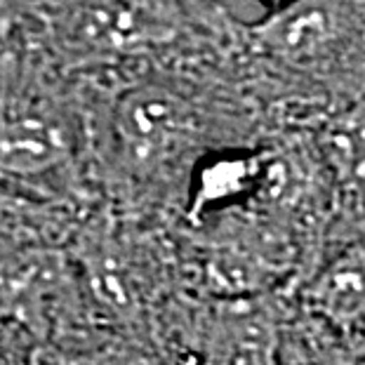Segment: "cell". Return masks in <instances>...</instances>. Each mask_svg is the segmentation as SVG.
Instances as JSON below:
<instances>
[{"label":"cell","instance_id":"1","mask_svg":"<svg viewBox=\"0 0 365 365\" xmlns=\"http://www.w3.org/2000/svg\"><path fill=\"white\" fill-rule=\"evenodd\" d=\"M73 78L90 173L115 191L142 196L177 177L189 180L196 163L217 149L207 90L186 71L184 57Z\"/></svg>","mask_w":365,"mask_h":365},{"label":"cell","instance_id":"2","mask_svg":"<svg viewBox=\"0 0 365 365\" xmlns=\"http://www.w3.org/2000/svg\"><path fill=\"white\" fill-rule=\"evenodd\" d=\"M236 38L276 71L330 81L361 64L365 12L361 0H297L240 26Z\"/></svg>","mask_w":365,"mask_h":365},{"label":"cell","instance_id":"3","mask_svg":"<svg viewBox=\"0 0 365 365\" xmlns=\"http://www.w3.org/2000/svg\"><path fill=\"white\" fill-rule=\"evenodd\" d=\"M207 365H278L281 321L267 292L217 297L205 332Z\"/></svg>","mask_w":365,"mask_h":365},{"label":"cell","instance_id":"4","mask_svg":"<svg viewBox=\"0 0 365 365\" xmlns=\"http://www.w3.org/2000/svg\"><path fill=\"white\" fill-rule=\"evenodd\" d=\"M271 146H217L196 163L189 177L186 210L191 220H205L257 196L267 175Z\"/></svg>","mask_w":365,"mask_h":365},{"label":"cell","instance_id":"5","mask_svg":"<svg viewBox=\"0 0 365 365\" xmlns=\"http://www.w3.org/2000/svg\"><path fill=\"white\" fill-rule=\"evenodd\" d=\"M312 314L337 328L365 321V247H351L330 259L304 290Z\"/></svg>","mask_w":365,"mask_h":365},{"label":"cell","instance_id":"6","mask_svg":"<svg viewBox=\"0 0 365 365\" xmlns=\"http://www.w3.org/2000/svg\"><path fill=\"white\" fill-rule=\"evenodd\" d=\"M41 5L43 0H0V38L24 34Z\"/></svg>","mask_w":365,"mask_h":365},{"label":"cell","instance_id":"7","mask_svg":"<svg viewBox=\"0 0 365 365\" xmlns=\"http://www.w3.org/2000/svg\"><path fill=\"white\" fill-rule=\"evenodd\" d=\"M255 3H259L267 12H276V10H281V7L297 3V0H255Z\"/></svg>","mask_w":365,"mask_h":365},{"label":"cell","instance_id":"8","mask_svg":"<svg viewBox=\"0 0 365 365\" xmlns=\"http://www.w3.org/2000/svg\"><path fill=\"white\" fill-rule=\"evenodd\" d=\"M200 5H207V7H217V0H198Z\"/></svg>","mask_w":365,"mask_h":365},{"label":"cell","instance_id":"9","mask_svg":"<svg viewBox=\"0 0 365 365\" xmlns=\"http://www.w3.org/2000/svg\"><path fill=\"white\" fill-rule=\"evenodd\" d=\"M78 365H104V363H95V361H88V363H78Z\"/></svg>","mask_w":365,"mask_h":365},{"label":"cell","instance_id":"10","mask_svg":"<svg viewBox=\"0 0 365 365\" xmlns=\"http://www.w3.org/2000/svg\"><path fill=\"white\" fill-rule=\"evenodd\" d=\"M302 365H332V363H302Z\"/></svg>","mask_w":365,"mask_h":365}]
</instances>
